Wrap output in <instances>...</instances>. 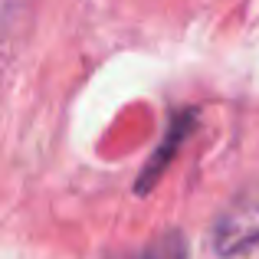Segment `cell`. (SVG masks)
<instances>
[{
	"label": "cell",
	"instance_id": "2",
	"mask_svg": "<svg viewBox=\"0 0 259 259\" xmlns=\"http://www.w3.org/2000/svg\"><path fill=\"white\" fill-rule=\"evenodd\" d=\"M194 121H197V112H194V108H187V112H177V115H174V121L167 125V132H164V141L158 145V151L151 154V161L145 164V171H141V177H138V187H135L138 194H148V190H151L154 184L161 181V174H164L167 164L174 161L177 148H181L184 138L190 135Z\"/></svg>",
	"mask_w": 259,
	"mask_h": 259
},
{
	"label": "cell",
	"instance_id": "3",
	"mask_svg": "<svg viewBox=\"0 0 259 259\" xmlns=\"http://www.w3.org/2000/svg\"><path fill=\"white\" fill-rule=\"evenodd\" d=\"M125 259H187V243H184V236L177 233V230H167V233H161L158 240H151L148 246L135 249L132 256Z\"/></svg>",
	"mask_w": 259,
	"mask_h": 259
},
{
	"label": "cell",
	"instance_id": "1",
	"mask_svg": "<svg viewBox=\"0 0 259 259\" xmlns=\"http://www.w3.org/2000/svg\"><path fill=\"white\" fill-rule=\"evenodd\" d=\"M259 246V181L243 187L213 223L217 256H243Z\"/></svg>",
	"mask_w": 259,
	"mask_h": 259
}]
</instances>
